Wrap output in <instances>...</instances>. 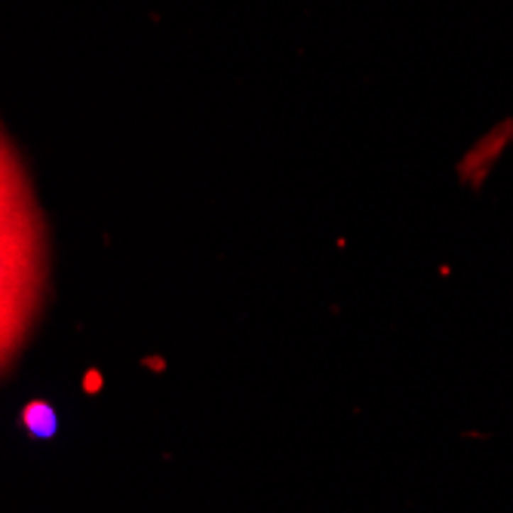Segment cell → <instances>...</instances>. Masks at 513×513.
I'll use <instances>...</instances> for the list:
<instances>
[{"mask_svg":"<svg viewBox=\"0 0 513 513\" xmlns=\"http://www.w3.org/2000/svg\"><path fill=\"white\" fill-rule=\"evenodd\" d=\"M513 138V123H504L498 129V133H489L482 142L473 148V151L461 160V179L464 182H470L473 188H480V182L486 179V172L495 166L498 160V154L504 151V145Z\"/></svg>","mask_w":513,"mask_h":513,"instance_id":"cell-2","label":"cell"},{"mask_svg":"<svg viewBox=\"0 0 513 513\" xmlns=\"http://www.w3.org/2000/svg\"><path fill=\"white\" fill-rule=\"evenodd\" d=\"M46 292V225L22 157L0 129V372L22 351Z\"/></svg>","mask_w":513,"mask_h":513,"instance_id":"cell-1","label":"cell"}]
</instances>
